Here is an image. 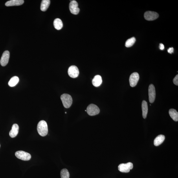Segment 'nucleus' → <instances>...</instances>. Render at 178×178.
Masks as SVG:
<instances>
[{
  "label": "nucleus",
  "instance_id": "nucleus-8",
  "mask_svg": "<svg viewBox=\"0 0 178 178\" xmlns=\"http://www.w3.org/2000/svg\"><path fill=\"white\" fill-rule=\"evenodd\" d=\"M70 12L72 14L77 15L80 12V9L78 7V4L75 1H73L70 2L69 5Z\"/></svg>",
  "mask_w": 178,
  "mask_h": 178
},
{
  "label": "nucleus",
  "instance_id": "nucleus-21",
  "mask_svg": "<svg viewBox=\"0 0 178 178\" xmlns=\"http://www.w3.org/2000/svg\"><path fill=\"white\" fill-rule=\"evenodd\" d=\"M136 39L134 37L129 38L126 41L125 46L127 48H129L133 46L135 42Z\"/></svg>",
  "mask_w": 178,
  "mask_h": 178
},
{
  "label": "nucleus",
  "instance_id": "nucleus-11",
  "mask_svg": "<svg viewBox=\"0 0 178 178\" xmlns=\"http://www.w3.org/2000/svg\"><path fill=\"white\" fill-rule=\"evenodd\" d=\"M10 58V52L8 50L4 52L1 57L0 63L2 66H5L7 64Z\"/></svg>",
  "mask_w": 178,
  "mask_h": 178
},
{
  "label": "nucleus",
  "instance_id": "nucleus-19",
  "mask_svg": "<svg viewBox=\"0 0 178 178\" xmlns=\"http://www.w3.org/2000/svg\"><path fill=\"white\" fill-rule=\"evenodd\" d=\"M169 114L171 117L175 122L178 121V113L175 109H171L169 110Z\"/></svg>",
  "mask_w": 178,
  "mask_h": 178
},
{
  "label": "nucleus",
  "instance_id": "nucleus-16",
  "mask_svg": "<svg viewBox=\"0 0 178 178\" xmlns=\"http://www.w3.org/2000/svg\"><path fill=\"white\" fill-rule=\"evenodd\" d=\"M165 136L164 135H160L157 136L154 140V144L156 146H159L165 140Z\"/></svg>",
  "mask_w": 178,
  "mask_h": 178
},
{
  "label": "nucleus",
  "instance_id": "nucleus-9",
  "mask_svg": "<svg viewBox=\"0 0 178 178\" xmlns=\"http://www.w3.org/2000/svg\"><path fill=\"white\" fill-rule=\"evenodd\" d=\"M68 72L69 76L73 78L77 77L79 74L78 68L75 65L70 66L68 69Z\"/></svg>",
  "mask_w": 178,
  "mask_h": 178
},
{
  "label": "nucleus",
  "instance_id": "nucleus-12",
  "mask_svg": "<svg viewBox=\"0 0 178 178\" xmlns=\"http://www.w3.org/2000/svg\"><path fill=\"white\" fill-rule=\"evenodd\" d=\"M23 0H11L6 2L5 5L6 6H19L24 3Z\"/></svg>",
  "mask_w": 178,
  "mask_h": 178
},
{
  "label": "nucleus",
  "instance_id": "nucleus-26",
  "mask_svg": "<svg viewBox=\"0 0 178 178\" xmlns=\"http://www.w3.org/2000/svg\"><path fill=\"white\" fill-rule=\"evenodd\" d=\"M0 146H1V145H0Z\"/></svg>",
  "mask_w": 178,
  "mask_h": 178
},
{
  "label": "nucleus",
  "instance_id": "nucleus-4",
  "mask_svg": "<svg viewBox=\"0 0 178 178\" xmlns=\"http://www.w3.org/2000/svg\"><path fill=\"white\" fill-rule=\"evenodd\" d=\"M15 156L18 159L24 160L28 161L31 158V155L30 153L23 151H19L15 153Z\"/></svg>",
  "mask_w": 178,
  "mask_h": 178
},
{
  "label": "nucleus",
  "instance_id": "nucleus-2",
  "mask_svg": "<svg viewBox=\"0 0 178 178\" xmlns=\"http://www.w3.org/2000/svg\"><path fill=\"white\" fill-rule=\"evenodd\" d=\"M60 98L65 108H69L71 106L73 100L71 95L67 94H63L61 95Z\"/></svg>",
  "mask_w": 178,
  "mask_h": 178
},
{
  "label": "nucleus",
  "instance_id": "nucleus-20",
  "mask_svg": "<svg viewBox=\"0 0 178 178\" xmlns=\"http://www.w3.org/2000/svg\"><path fill=\"white\" fill-rule=\"evenodd\" d=\"M19 81V78L17 76H14L11 79L8 83V85L10 87H14L17 84Z\"/></svg>",
  "mask_w": 178,
  "mask_h": 178
},
{
  "label": "nucleus",
  "instance_id": "nucleus-22",
  "mask_svg": "<svg viewBox=\"0 0 178 178\" xmlns=\"http://www.w3.org/2000/svg\"><path fill=\"white\" fill-rule=\"evenodd\" d=\"M60 175L61 178H69V173L67 169H64L61 171Z\"/></svg>",
  "mask_w": 178,
  "mask_h": 178
},
{
  "label": "nucleus",
  "instance_id": "nucleus-5",
  "mask_svg": "<svg viewBox=\"0 0 178 178\" xmlns=\"http://www.w3.org/2000/svg\"><path fill=\"white\" fill-rule=\"evenodd\" d=\"M133 167V164L131 162H128L126 164H120L118 166V169L120 172L127 173L129 172Z\"/></svg>",
  "mask_w": 178,
  "mask_h": 178
},
{
  "label": "nucleus",
  "instance_id": "nucleus-1",
  "mask_svg": "<svg viewBox=\"0 0 178 178\" xmlns=\"http://www.w3.org/2000/svg\"><path fill=\"white\" fill-rule=\"evenodd\" d=\"M37 130L39 134L42 137H44L48 133V125L44 120H41L37 125Z\"/></svg>",
  "mask_w": 178,
  "mask_h": 178
},
{
  "label": "nucleus",
  "instance_id": "nucleus-10",
  "mask_svg": "<svg viewBox=\"0 0 178 178\" xmlns=\"http://www.w3.org/2000/svg\"><path fill=\"white\" fill-rule=\"evenodd\" d=\"M148 95L149 102L153 103L154 102L156 97L155 88L153 84L149 85L148 88Z\"/></svg>",
  "mask_w": 178,
  "mask_h": 178
},
{
  "label": "nucleus",
  "instance_id": "nucleus-18",
  "mask_svg": "<svg viewBox=\"0 0 178 178\" xmlns=\"http://www.w3.org/2000/svg\"><path fill=\"white\" fill-rule=\"evenodd\" d=\"M54 25L56 30H59L62 28L63 24L62 21L60 19L57 18L54 21Z\"/></svg>",
  "mask_w": 178,
  "mask_h": 178
},
{
  "label": "nucleus",
  "instance_id": "nucleus-17",
  "mask_svg": "<svg viewBox=\"0 0 178 178\" xmlns=\"http://www.w3.org/2000/svg\"><path fill=\"white\" fill-rule=\"evenodd\" d=\"M50 4V0H43L41 4V10L43 12L46 11L49 8Z\"/></svg>",
  "mask_w": 178,
  "mask_h": 178
},
{
  "label": "nucleus",
  "instance_id": "nucleus-3",
  "mask_svg": "<svg viewBox=\"0 0 178 178\" xmlns=\"http://www.w3.org/2000/svg\"><path fill=\"white\" fill-rule=\"evenodd\" d=\"M87 112L88 115L90 116H94L98 115L100 113L99 109L96 105L91 104L87 107Z\"/></svg>",
  "mask_w": 178,
  "mask_h": 178
},
{
  "label": "nucleus",
  "instance_id": "nucleus-25",
  "mask_svg": "<svg viewBox=\"0 0 178 178\" xmlns=\"http://www.w3.org/2000/svg\"><path fill=\"white\" fill-rule=\"evenodd\" d=\"M159 48L160 50H163L164 49V46L163 44L162 43H160V44Z\"/></svg>",
  "mask_w": 178,
  "mask_h": 178
},
{
  "label": "nucleus",
  "instance_id": "nucleus-6",
  "mask_svg": "<svg viewBox=\"0 0 178 178\" xmlns=\"http://www.w3.org/2000/svg\"><path fill=\"white\" fill-rule=\"evenodd\" d=\"M159 15L158 13L155 12L148 11L144 13V17L147 21L154 20L157 19Z\"/></svg>",
  "mask_w": 178,
  "mask_h": 178
},
{
  "label": "nucleus",
  "instance_id": "nucleus-15",
  "mask_svg": "<svg viewBox=\"0 0 178 178\" xmlns=\"http://www.w3.org/2000/svg\"><path fill=\"white\" fill-rule=\"evenodd\" d=\"M142 116L144 119H145L146 118L148 111V103L146 101H142Z\"/></svg>",
  "mask_w": 178,
  "mask_h": 178
},
{
  "label": "nucleus",
  "instance_id": "nucleus-24",
  "mask_svg": "<svg viewBox=\"0 0 178 178\" xmlns=\"http://www.w3.org/2000/svg\"><path fill=\"white\" fill-rule=\"evenodd\" d=\"M174 51V49L173 47L169 48L168 50V52L170 54H172Z\"/></svg>",
  "mask_w": 178,
  "mask_h": 178
},
{
  "label": "nucleus",
  "instance_id": "nucleus-7",
  "mask_svg": "<svg viewBox=\"0 0 178 178\" xmlns=\"http://www.w3.org/2000/svg\"><path fill=\"white\" fill-rule=\"evenodd\" d=\"M139 78V74L137 72H134L131 74L129 79L131 87H134L137 85Z\"/></svg>",
  "mask_w": 178,
  "mask_h": 178
},
{
  "label": "nucleus",
  "instance_id": "nucleus-23",
  "mask_svg": "<svg viewBox=\"0 0 178 178\" xmlns=\"http://www.w3.org/2000/svg\"><path fill=\"white\" fill-rule=\"evenodd\" d=\"M173 83L177 85H178V75H177L173 79Z\"/></svg>",
  "mask_w": 178,
  "mask_h": 178
},
{
  "label": "nucleus",
  "instance_id": "nucleus-13",
  "mask_svg": "<svg viewBox=\"0 0 178 178\" xmlns=\"http://www.w3.org/2000/svg\"><path fill=\"white\" fill-rule=\"evenodd\" d=\"M19 130V126L17 124L13 125L12 129L9 132V135L11 137L14 138L16 137L18 134Z\"/></svg>",
  "mask_w": 178,
  "mask_h": 178
},
{
  "label": "nucleus",
  "instance_id": "nucleus-14",
  "mask_svg": "<svg viewBox=\"0 0 178 178\" xmlns=\"http://www.w3.org/2000/svg\"><path fill=\"white\" fill-rule=\"evenodd\" d=\"M102 80L101 77L100 75H97L94 77L92 80V84L95 87L100 86L102 84Z\"/></svg>",
  "mask_w": 178,
  "mask_h": 178
}]
</instances>
